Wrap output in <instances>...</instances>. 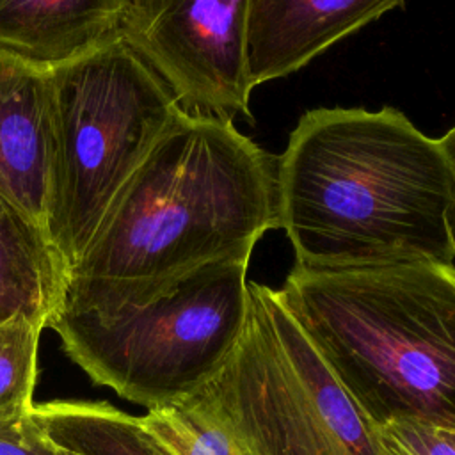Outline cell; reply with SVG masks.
Here are the masks:
<instances>
[{"mask_svg":"<svg viewBox=\"0 0 455 455\" xmlns=\"http://www.w3.org/2000/svg\"><path fill=\"white\" fill-rule=\"evenodd\" d=\"M453 171L439 142L400 110L313 108L277 156L279 228L295 265H451Z\"/></svg>","mask_w":455,"mask_h":455,"instance_id":"cell-2","label":"cell"},{"mask_svg":"<svg viewBox=\"0 0 455 455\" xmlns=\"http://www.w3.org/2000/svg\"><path fill=\"white\" fill-rule=\"evenodd\" d=\"M68 284L69 268L48 233L0 192V323L27 315L52 327Z\"/></svg>","mask_w":455,"mask_h":455,"instance_id":"cell-11","label":"cell"},{"mask_svg":"<svg viewBox=\"0 0 455 455\" xmlns=\"http://www.w3.org/2000/svg\"><path fill=\"white\" fill-rule=\"evenodd\" d=\"M373 428L380 455H455L453 432L430 423L402 418Z\"/></svg>","mask_w":455,"mask_h":455,"instance_id":"cell-15","label":"cell"},{"mask_svg":"<svg viewBox=\"0 0 455 455\" xmlns=\"http://www.w3.org/2000/svg\"><path fill=\"white\" fill-rule=\"evenodd\" d=\"M405 0H247L245 53L252 87L284 78Z\"/></svg>","mask_w":455,"mask_h":455,"instance_id":"cell-8","label":"cell"},{"mask_svg":"<svg viewBox=\"0 0 455 455\" xmlns=\"http://www.w3.org/2000/svg\"><path fill=\"white\" fill-rule=\"evenodd\" d=\"M139 418L169 455H240L228 432L196 395Z\"/></svg>","mask_w":455,"mask_h":455,"instance_id":"cell-13","label":"cell"},{"mask_svg":"<svg viewBox=\"0 0 455 455\" xmlns=\"http://www.w3.org/2000/svg\"><path fill=\"white\" fill-rule=\"evenodd\" d=\"M242 336L196 393L240 455H380L375 428L277 290L249 281Z\"/></svg>","mask_w":455,"mask_h":455,"instance_id":"cell-6","label":"cell"},{"mask_svg":"<svg viewBox=\"0 0 455 455\" xmlns=\"http://www.w3.org/2000/svg\"><path fill=\"white\" fill-rule=\"evenodd\" d=\"M43 331L44 327L27 315L0 323V423L28 416L34 409Z\"/></svg>","mask_w":455,"mask_h":455,"instance_id":"cell-14","label":"cell"},{"mask_svg":"<svg viewBox=\"0 0 455 455\" xmlns=\"http://www.w3.org/2000/svg\"><path fill=\"white\" fill-rule=\"evenodd\" d=\"M130 0H0V52L52 71L117 39Z\"/></svg>","mask_w":455,"mask_h":455,"instance_id":"cell-10","label":"cell"},{"mask_svg":"<svg viewBox=\"0 0 455 455\" xmlns=\"http://www.w3.org/2000/svg\"><path fill=\"white\" fill-rule=\"evenodd\" d=\"M448 160H450V165H451V171H453V194H451V203L448 206V212H446V228H448V236H450V243H451V251H453V256H455V126H451L441 139H439Z\"/></svg>","mask_w":455,"mask_h":455,"instance_id":"cell-17","label":"cell"},{"mask_svg":"<svg viewBox=\"0 0 455 455\" xmlns=\"http://www.w3.org/2000/svg\"><path fill=\"white\" fill-rule=\"evenodd\" d=\"M48 187L50 71L0 52V192L46 231Z\"/></svg>","mask_w":455,"mask_h":455,"instance_id":"cell-9","label":"cell"},{"mask_svg":"<svg viewBox=\"0 0 455 455\" xmlns=\"http://www.w3.org/2000/svg\"><path fill=\"white\" fill-rule=\"evenodd\" d=\"M279 299L371 427L455 430V267L293 265Z\"/></svg>","mask_w":455,"mask_h":455,"instance_id":"cell-3","label":"cell"},{"mask_svg":"<svg viewBox=\"0 0 455 455\" xmlns=\"http://www.w3.org/2000/svg\"><path fill=\"white\" fill-rule=\"evenodd\" d=\"M274 228L277 156L233 121L180 110L71 268L62 313H112L206 263L251 259Z\"/></svg>","mask_w":455,"mask_h":455,"instance_id":"cell-1","label":"cell"},{"mask_svg":"<svg viewBox=\"0 0 455 455\" xmlns=\"http://www.w3.org/2000/svg\"><path fill=\"white\" fill-rule=\"evenodd\" d=\"M32 419L69 455H169L132 416L107 402H48L34 405Z\"/></svg>","mask_w":455,"mask_h":455,"instance_id":"cell-12","label":"cell"},{"mask_svg":"<svg viewBox=\"0 0 455 455\" xmlns=\"http://www.w3.org/2000/svg\"><path fill=\"white\" fill-rule=\"evenodd\" d=\"M0 455H69L55 446L32 416L0 423Z\"/></svg>","mask_w":455,"mask_h":455,"instance_id":"cell-16","label":"cell"},{"mask_svg":"<svg viewBox=\"0 0 455 455\" xmlns=\"http://www.w3.org/2000/svg\"><path fill=\"white\" fill-rule=\"evenodd\" d=\"M249 259L197 267L112 313H60L66 355L121 398L158 409L201 391L236 347L249 306Z\"/></svg>","mask_w":455,"mask_h":455,"instance_id":"cell-5","label":"cell"},{"mask_svg":"<svg viewBox=\"0 0 455 455\" xmlns=\"http://www.w3.org/2000/svg\"><path fill=\"white\" fill-rule=\"evenodd\" d=\"M451 432H453V435H455V430H451Z\"/></svg>","mask_w":455,"mask_h":455,"instance_id":"cell-18","label":"cell"},{"mask_svg":"<svg viewBox=\"0 0 455 455\" xmlns=\"http://www.w3.org/2000/svg\"><path fill=\"white\" fill-rule=\"evenodd\" d=\"M180 110L123 39L50 71L46 231L69 274Z\"/></svg>","mask_w":455,"mask_h":455,"instance_id":"cell-4","label":"cell"},{"mask_svg":"<svg viewBox=\"0 0 455 455\" xmlns=\"http://www.w3.org/2000/svg\"><path fill=\"white\" fill-rule=\"evenodd\" d=\"M245 21L247 0H130L121 39L181 110L252 121Z\"/></svg>","mask_w":455,"mask_h":455,"instance_id":"cell-7","label":"cell"}]
</instances>
